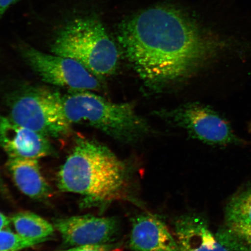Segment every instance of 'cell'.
I'll return each mask as SVG.
<instances>
[{
  "mask_svg": "<svg viewBox=\"0 0 251 251\" xmlns=\"http://www.w3.org/2000/svg\"><path fill=\"white\" fill-rule=\"evenodd\" d=\"M215 235L229 251H251V225L225 222Z\"/></svg>",
  "mask_w": 251,
  "mask_h": 251,
  "instance_id": "14",
  "label": "cell"
},
{
  "mask_svg": "<svg viewBox=\"0 0 251 251\" xmlns=\"http://www.w3.org/2000/svg\"><path fill=\"white\" fill-rule=\"evenodd\" d=\"M111 245L108 244L87 245V246H77L65 250L55 251H111Z\"/></svg>",
  "mask_w": 251,
  "mask_h": 251,
  "instance_id": "17",
  "label": "cell"
},
{
  "mask_svg": "<svg viewBox=\"0 0 251 251\" xmlns=\"http://www.w3.org/2000/svg\"><path fill=\"white\" fill-rule=\"evenodd\" d=\"M130 247L133 251H178L176 237L157 216L142 214L132 220Z\"/></svg>",
  "mask_w": 251,
  "mask_h": 251,
  "instance_id": "10",
  "label": "cell"
},
{
  "mask_svg": "<svg viewBox=\"0 0 251 251\" xmlns=\"http://www.w3.org/2000/svg\"><path fill=\"white\" fill-rule=\"evenodd\" d=\"M7 166L16 186L25 195L38 200L50 196L51 188L41 172L38 160L8 158Z\"/></svg>",
  "mask_w": 251,
  "mask_h": 251,
  "instance_id": "12",
  "label": "cell"
},
{
  "mask_svg": "<svg viewBox=\"0 0 251 251\" xmlns=\"http://www.w3.org/2000/svg\"><path fill=\"white\" fill-rule=\"evenodd\" d=\"M117 36L126 58L152 88L191 77L205 64L213 49L191 16L168 5L125 19L118 25Z\"/></svg>",
  "mask_w": 251,
  "mask_h": 251,
  "instance_id": "1",
  "label": "cell"
},
{
  "mask_svg": "<svg viewBox=\"0 0 251 251\" xmlns=\"http://www.w3.org/2000/svg\"><path fill=\"white\" fill-rule=\"evenodd\" d=\"M0 146L9 158L39 160L54 152L49 137L3 116H0Z\"/></svg>",
  "mask_w": 251,
  "mask_h": 251,
  "instance_id": "9",
  "label": "cell"
},
{
  "mask_svg": "<svg viewBox=\"0 0 251 251\" xmlns=\"http://www.w3.org/2000/svg\"><path fill=\"white\" fill-rule=\"evenodd\" d=\"M46 239H31L4 229L0 230V251H21L45 242Z\"/></svg>",
  "mask_w": 251,
  "mask_h": 251,
  "instance_id": "16",
  "label": "cell"
},
{
  "mask_svg": "<svg viewBox=\"0 0 251 251\" xmlns=\"http://www.w3.org/2000/svg\"><path fill=\"white\" fill-rule=\"evenodd\" d=\"M62 97L63 111L70 125L90 126L114 139L131 143L150 132L148 122L130 103H115L92 91H74Z\"/></svg>",
  "mask_w": 251,
  "mask_h": 251,
  "instance_id": "3",
  "label": "cell"
},
{
  "mask_svg": "<svg viewBox=\"0 0 251 251\" xmlns=\"http://www.w3.org/2000/svg\"><path fill=\"white\" fill-rule=\"evenodd\" d=\"M156 115L183 128L190 136L211 145L242 143L228 122L213 110L199 103L156 112Z\"/></svg>",
  "mask_w": 251,
  "mask_h": 251,
  "instance_id": "6",
  "label": "cell"
},
{
  "mask_svg": "<svg viewBox=\"0 0 251 251\" xmlns=\"http://www.w3.org/2000/svg\"><path fill=\"white\" fill-rule=\"evenodd\" d=\"M51 52L80 63L97 77L111 76L117 70V46L101 22L94 17L69 22L56 34Z\"/></svg>",
  "mask_w": 251,
  "mask_h": 251,
  "instance_id": "4",
  "label": "cell"
},
{
  "mask_svg": "<svg viewBox=\"0 0 251 251\" xmlns=\"http://www.w3.org/2000/svg\"><path fill=\"white\" fill-rule=\"evenodd\" d=\"M178 251H229L210 230L206 220L198 214L180 216L175 223Z\"/></svg>",
  "mask_w": 251,
  "mask_h": 251,
  "instance_id": "11",
  "label": "cell"
},
{
  "mask_svg": "<svg viewBox=\"0 0 251 251\" xmlns=\"http://www.w3.org/2000/svg\"><path fill=\"white\" fill-rule=\"evenodd\" d=\"M53 225L64 243L73 247L108 244L119 231L117 219L92 215L56 219Z\"/></svg>",
  "mask_w": 251,
  "mask_h": 251,
  "instance_id": "8",
  "label": "cell"
},
{
  "mask_svg": "<svg viewBox=\"0 0 251 251\" xmlns=\"http://www.w3.org/2000/svg\"><path fill=\"white\" fill-rule=\"evenodd\" d=\"M10 224V219L0 212V230L7 229Z\"/></svg>",
  "mask_w": 251,
  "mask_h": 251,
  "instance_id": "19",
  "label": "cell"
},
{
  "mask_svg": "<svg viewBox=\"0 0 251 251\" xmlns=\"http://www.w3.org/2000/svg\"><path fill=\"white\" fill-rule=\"evenodd\" d=\"M25 60L43 81L74 91H97V77L73 59L47 54L33 47L24 50Z\"/></svg>",
  "mask_w": 251,
  "mask_h": 251,
  "instance_id": "7",
  "label": "cell"
},
{
  "mask_svg": "<svg viewBox=\"0 0 251 251\" xmlns=\"http://www.w3.org/2000/svg\"><path fill=\"white\" fill-rule=\"evenodd\" d=\"M18 0H0V20L12 4Z\"/></svg>",
  "mask_w": 251,
  "mask_h": 251,
  "instance_id": "18",
  "label": "cell"
},
{
  "mask_svg": "<svg viewBox=\"0 0 251 251\" xmlns=\"http://www.w3.org/2000/svg\"><path fill=\"white\" fill-rule=\"evenodd\" d=\"M225 222L251 225V184L241 187L228 200Z\"/></svg>",
  "mask_w": 251,
  "mask_h": 251,
  "instance_id": "15",
  "label": "cell"
},
{
  "mask_svg": "<svg viewBox=\"0 0 251 251\" xmlns=\"http://www.w3.org/2000/svg\"><path fill=\"white\" fill-rule=\"evenodd\" d=\"M9 219L17 233L25 238L47 240L54 232V225L32 212H18Z\"/></svg>",
  "mask_w": 251,
  "mask_h": 251,
  "instance_id": "13",
  "label": "cell"
},
{
  "mask_svg": "<svg viewBox=\"0 0 251 251\" xmlns=\"http://www.w3.org/2000/svg\"><path fill=\"white\" fill-rule=\"evenodd\" d=\"M9 118L47 137H60L70 130L60 94L40 88L24 91L12 100Z\"/></svg>",
  "mask_w": 251,
  "mask_h": 251,
  "instance_id": "5",
  "label": "cell"
},
{
  "mask_svg": "<svg viewBox=\"0 0 251 251\" xmlns=\"http://www.w3.org/2000/svg\"><path fill=\"white\" fill-rule=\"evenodd\" d=\"M128 178L126 165L108 147L79 138L58 173L57 186L83 196V206L103 205L126 199Z\"/></svg>",
  "mask_w": 251,
  "mask_h": 251,
  "instance_id": "2",
  "label": "cell"
}]
</instances>
